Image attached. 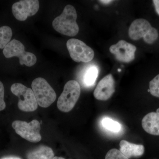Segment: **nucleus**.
I'll list each match as a JSON object with an SVG mask.
<instances>
[{
	"label": "nucleus",
	"mask_w": 159,
	"mask_h": 159,
	"mask_svg": "<svg viewBox=\"0 0 159 159\" xmlns=\"http://www.w3.org/2000/svg\"><path fill=\"white\" fill-rule=\"evenodd\" d=\"M12 127L17 134L29 142L36 143L41 140L40 123L36 119L29 123L16 120L12 122Z\"/></svg>",
	"instance_id": "0eeeda50"
},
{
	"label": "nucleus",
	"mask_w": 159,
	"mask_h": 159,
	"mask_svg": "<svg viewBox=\"0 0 159 159\" xmlns=\"http://www.w3.org/2000/svg\"><path fill=\"white\" fill-rule=\"evenodd\" d=\"M4 89L2 83L0 81V111L4 110L6 107V104L4 101Z\"/></svg>",
	"instance_id": "aec40b11"
},
{
	"label": "nucleus",
	"mask_w": 159,
	"mask_h": 159,
	"mask_svg": "<svg viewBox=\"0 0 159 159\" xmlns=\"http://www.w3.org/2000/svg\"><path fill=\"white\" fill-rule=\"evenodd\" d=\"M0 159H22L21 158L15 156H6L3 157Z\"/></svg>",
	"instance_id": "4be33fe9"
},
{
	"label": "nucleus",
	"mask_w": 159,
	"mask_h": 159,
	"mask_svg": "<svg viewBox=\"0 0 159 159\" xmlns=\"http://www.w3.org/2000/svg\"><path fill=\"white\" fill-rule=\"evenodd\" d=\"M81 89L78 82L75 80H69L65 85L57 100V108L64 112H70L78 101Z\"/></svg>",
	"instance_id": "7ed1b4c3"
},
{
	"label": "nucleus",
	"mask_w": 159,
	"mask_h": 159,
	"mask_svg": "<svg viewBox=\"0 0 159 159\" xmlns=\"http://www.w3.org/2000/svg\"><path fill=\"white\" fill-rule=\"evenodd\" d=\"M54 157L52 148L41 145L34 150L29 152L26 155L27 159H52Z\"/></svg>",
	"instance_id": "4468645a"
},
{
	"label": "nucleus",
	"mask_w": 159,
	"mask_h": 159,
	"mask_svg": "<svg viewBox=\"0 0 159 159\" xmlns=\"http://www.w3.org/2000/svg\"><path fill=\"white\" fill-rule=\"evenodd\" d=\"M128 33L132 39L137 40L143 38L144 41L149 44L153 43L158 37L157 30L144 19L134 20L131 24Z\"/></svg>",
	"instance_id": "f03ea898"
},
{
	"label": "nucleus",
	"mask_w": 159,
	"mask_h": 159,
	"mask_svg": "<svg viewBox=\"0 0 159 159\" xmlns=\"http://www.w3.org/2000/svg\"><path fill=\"white\" fill-rule=\"evenodd\" d=\"M142 126L144 130L153 135L159 136V114L150 112L143 118Z\"/></svg>",
	"instance_id": "f8f14e48"
},
{
	"label": "nucleus",
	"mask_w": 159,
	"mask_h": 159,
	"mask_svg": "<svg viewBox=\"0 0 159 159\" xmlns=\"http://www.w3.org/2000/svg\"><path fill=\"white\" fill-rule=\"evenodd\" d=\"M99 2H100V3H102V4H105V5H106V4H110V3L112 2H113V1H109V0H107V1H104V0H103V1H99Z\"/></svg>",
	"instance_id": "5701e85b"
},
{
	"label": "nucleus",
	"mask_w": 159,
	"mask_h": 159,
	"mask_svg": "<svg viewBox=\"0 0 159 159\" xmlns=\"http://www.w3.org/2000/svg\"><path fill=\"white\" fill-rule=\"evenodd\" d=\"M12 35V30L7 26L0 27V49H4L10 41Z\"/></svg>",
	"instance_id": "dca6fc26"
},
{
	"label": "nucleus",
	"mask_w": 159,
	"mask_h": 159,
	"mask_svg": "<svg viewBox=\"0 0 159 159\" xmlns=\"http://www.w3.org/2000/svg\"><path fill=\"white\" fill-rule=\"evenodd\" d=\"M105 159H129L121 153L120 151L113 148L109 151L105 156Z\"/></svg>",
	"instance_id": "6ab92c4d"
},
{
	"label": "nucleus",
	"mask_w": 159,
	"mask_h": 159,
	"mask_svg": "<svg viewBox=\"0 0 159 159\" xmlns=\"http://www.w3.org/2000/svg\"><path fill=\"white\" fill-rule=\"evenodd\" d=\"M11 93L18 97V106L20 110L32 112L38 108V102L33 91L21 83L13 84L11 86Z\"/></svg>",
	"instance_id": "39448f33"
},
{
	"label": "nucleus",
	"mask_w": 159,
	"mask_h": 159,
	"mask_svg": "<svg viewBox=\"0 0 159 159\" xmlns=\"http://www.w3.org/2000/svg\"><path fill=\"white\" fill-rule=\"evenodd\" d=\"M31 88L38 104L41 107H49L56 100L57 96L55 91L44 78L38 77L34 80Z\"/></svg>",
	"instance_id": "20e7f679"
},
{
	"label": "nucleus",
	"mask_w": 159,
	"mask_h": 159,
	"mask_svg": "<svg viewBox=\"0 0 159 159\" xmlns=\"http://www.w3.org/2000/svg\"><path fill=\"white\" fill-rule=\"evenodd\" d=\"M153 3L157 13L159 15V0H153Z\"/></svg>",
	"instance_id": "412c9836"
},
{
	"label": "nucleus",
	"mask_w": 159,
	"mask_h": 159,
	"mask_svg": "<svg viewBox=\"0 0 159 159\" xmlns=\"http://www.w3.org/2000/svg\"><path fill=\"white\" fill-rule=\"evenodd\" d=\"M98 75V69L95 66H91L86 70L83 77V82L87 86H91L96 82Z\"/></svg>",
	"instance_id": "2eb2a0df"
},
{
	"label": "nucleus",
	"mask_w": 159,
	"mask_h": 159,
	"mask_svg": "<svg viewBox=\"0 0 159 159\" xmlns=\"http://www.w3.org/2000/svg\"><path fill=\"white\" fill-rule=\"evenodd\" d=\"M77 13L72 5H67L60 15L55 18L52 26L55 31L67 36H76L79 32V28L77 22Z\"/></svg>",
	"instance_id": "f257e3e1"
},
{
	"label": "nucleus",
	"mask_w": 159,
	"mask_h": 159,
	"mask_svg": "<svg viewBox=\"0 0 159 159\" xmlns=\"http://www.w3.org/2000/svg\"><path fill=\"white\" fill-rule=\"evenodd\" d=\"M102 127L111 132H119L122 129V125L119 122L113 120L108 117L103 118L101 121Z\"/></svg>",
	"instance_id": "f3484780"
},
{
	"label": "nucleus",
	"mask_w": 159,
	"mask_h": 159,
	"mask_svg": "<svg viewBox=\"0 0 159 159\" xmlns=\"http://www.w3.org/2000/svg\"><path fill=\"white\" fill-rule=\"evenodd\" d=\"M120 151L127 158L142 156L145 152L143 145H136L122 140L120 142Z\"/></svg>",
	"instance_id": "ddd939ff"
},
{
	"label": "nucleus",
	"mask_w": 159,
	"mask_h": 159,
	"mask_svg": "<svg viewBox=\"0 0 159 159\" xmlns=\"http://www.w3.org/2000/svg\"><path fill=\"white\" fill-rule=\"evenodd\" d=\"M3 53L6 58L17 57L19 58L21 65L28 67L34 66L37 61L36 56L31 52H26L25 46L20 41L13 39L3 49Z\"/></svg>",
	"instance_id": "423d86ee"
},
{
	"label": "nucleus",
	"mask_w": 159,
	"mask_h": 159,
	"mask_svg": "<svg viewBox=\"0 0 159 159\" xmlns=\"http://www.w3.org/2000/svg\"><path fill=\"white\" fill-rule=\"evenodd\" d=\"M52 159H66L62 157H54Z\"/></svg>",
	"instance_id": "b1692460"
},
{
	"label": "nucleus",
	"mask_w": 159,
	"mask_h": 159,
	"mask_svg": "<svg viewBox=\"0 0 159 159\" xmlns=\"http://www.w3.org/2000/svg\"><path fill=\"white\" fill-rule=\"evenodd\" d=\"M149 92L152 96L159 97V74L149 83Z\"/></svg>",
	"instance_id": "a211bd4d"
},
{
	"label": "nucleus",
	"mask_w": 159,
	"mask_h": 159,
	"mask_svg": "<svg viewBox=\"0 0 159 159\" xmlns=\"http://www.w3.org/2000/svg\"><path fill=\"white\" fill-rule=\"evenodd\" d=\"M136 50L135 46L122 40L111 46L109 48L118 61L124 63H129L134 59Z\"/></svg>",
	"instance_id": "9d476101"
},
{
	"label": "nucleus",
	"mask_w": 159,
	"mask_h": 159,
	"mask_svg": "<svg viewBox=\"0 0 159 159\" xmlns=\"http://www.w3.org/2000/svg\"><path fill=\"white\" fill-rule=\"evenodd\" d=\"M39 8V2L37 0H22L14 3L11 10L16 19L23 21L25 20L28 16L36 14Z\"/></svg>",
	"instance_id": "1a4fd4ad"
},
{
	"label": "nucleus",
	"mask_w": 159,
	"mask_h": 159,
	"mask_svg": "<svg viewBox=\"0 0 159 159\" xmlns=\"http://www.w3.org/2000/svg\"><path fill=\"white\" fill-rule=\"evenodd\" d=\"M157 113L159 114V108L157 110Z\"/></svg>",
	"instance_id": "393cba45"
},
{
	"label": "nucleus",
	"mask_w": 159,
	"mask_h": 159,
	"mask_svg": "<svg viewBox=\"0 0 159 159\" xmlns=\"http://www.w3.org/2000/svg\"><path fill=\"white\" fill-rule=\"evenodd\" d=\"M115 92V82L112 75H107L100 81L94 92V96L99 100H107Z\"/></svg>",
	"instance_id": "9b49d317"
},
{
	"label": "nucleus",
	"mask_w": 159,
	"mask_h": 159,
	"mask_svg": "<svg viewBox=\"0 0 159 159\" xmlns=\"http://www.w3.org/2000/svg\"><path fill=\"white\" fill-rule=\"evenodd\" d=\"M66 46L71 58L76 62H89L94 58L93 50L82 41L71 39L67 42Z\"/></svg>",
	"instance_id": "6e6552de"
}]
</instances>
